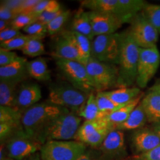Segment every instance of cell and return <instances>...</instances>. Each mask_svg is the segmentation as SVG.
I'll list each match as a JSON object with an SVG mask.
<instances>
[{
  "mask_svg": "<svg viewBox=\"0 0 160 160\" xmlns=\"http://www.w3.org/2000/svg\"><path fill=\"white\" fill-rule=\"evenodd\" d=\"M69 111L48 101L38 103L22 113V125L24 131L28 137L43 145L42 136L45 129L58 117Z\"/></svg>",
  "mask_w": 160,
  "mask_h": 160,
  "instance_id": "obj_1",
  "label": "cell"
},
{
  "mask_svg": "<svg viewBox=\"0 0 160 160\" xmlns=\"http://www.w3.org/2000/svg\"><path fill=\"white\" fill-rule=\"evenodd\" d=\"M139 48L132 39L127 30L120 33L119 62V88H128L137 82Z\"/></svg>",
  "mask_w": 160,
  "mask_h": 160,
  "instance_id": "obj_2",
  "label": "cell"
},
{
  "mask_svg": "<svg viewBox=\"0 0 160 160\" xmlns=\"http://www.w3.org/2000/svg\"><path fill=\"white\" fill-rule=\"evenodd\" d=\"M48 92V98L46 101L77 114L85 107L89 97V94L66 82L51 84Z\"/></svg>",
  "mask_w": 160,
  "mask_h": 160,
  "instance_id": "obj_3",
  "label": "cell"
},
{
  "mask_svg": "<svg viewBox=\"0 0 160 160\" xmlns=\"http://www.w3.org/2000/svg\"><path fill=\"white\" fill-rule=\"evenodd\" d=\"M82 118L74 112H67L53 120L45 129L42 136V144L48 141L74 140Z\"/></svg>",
  "mask_w": 160,
  "mask_h": 160,
  "instance_id": "obj_4",
  "label": "cell"
},
{
  "mask_svg": "<svg viewBox=\"0 0 160 160\" xmlns=\"http://www.w3.org/2000/svg\"><path fill=\"white\" fill-rule=\"evenodd\" d=\"M85 66L96 91L105 92L119 88L117 65L102 62L91 57Z\"/></svg>",
  "mask_w": 160,
  "mask_h": 160,
  "instance_id": "obj_5",
  "label": "cell"
},
{
  "mask_svg": "<svg viewBox=\"0 0 160 160\" xmlns=\"http://www.w3.org/2000/svg\"><path fill=\"white\" fill-rule=\"evenodd\" d=\"M87 150V145L76 140H53L46 142L39 153L42 160H77Z\"/></svg>",
  "mask_w": 160,
  "mask_h": 160,
  "instance_id": "obj_6",
  "label": "cell"
},
{
  "mask_svg": "<svg viewBox=\"0 0 160 160\" xmlns=\"http://www.w3.org/2000/svg\"><path fill=\"white\" fill-rule=\"evenodd\" d=\"M55 60L58 69L72 86L88 94L97 92L85 65L77 61Z\"/></svg>",
  "mask_w": 160,
  "mask_h": 160,
  "instance_id": "obj_7",
  "label": "cell"
},
{
  "mask_svg": "<svg viewBox=\"0 0 160 160\" xmlns=\"http://www.w3.org/2000/svg\"><path fill=\"white\" fill-rule=\"evenodd\" d=\"M120 52V33L95 37L91 42V57L102 62L118 65Z\"/></svg>",
  "mask_w": 160,
  "mask_h": 160,
  "instance_id": "obj_8",
  "label": "cell"
},
{
  "mask_svg": "<svg viewBox=\"0 0 160 160\" xmlns=\"http://www.w3.org/2000/svg\"><path fill=\"white\" fill-rule=\"evenodd\" d=\"M129 23L131 25L127 31L139 48L157 47L159 34L142 11L136 15Z\"/></svg>",
  "mask_w": 160,
  "mask_h": 160,
  "instance_id": "obj_9",
  "label": "cell"
},
{
  "mask_svg": "<svg viewBox=\"0 0 160 160\" xmlns=\"http://www.w3.org/2000/svg\"><path fill=\"white\" fill-rule=\"evenodd\" d=\"M160 65V53L157 47L151 48H140L137 68V85L140 89L145 88Z\"/></svg>",
  "mask_w": 160,
  "mask_h": 160,
  "instance_id": "obj_10",
  "label": "cell"
},
{
  "mask_svg": "<svg viewBox=\"0 0 160 160\" xmlns=\"http://www.w3.org/2000/svg\"><path fill=\"white\" fill-rule=\"evenodd\" d=\"M5 145L8 157L15 160H25L40 151L42 145L28 137L25 131L8 140Z\"/></svg>",
  "mask_w": 160,
  "mask_h": 160,
  "instance_id": "obj_11",
  "label": "cell"
},
{
  "mask_svg": "<svg viewBox=\"0 0 160 160\" xmlns=\"http://www.w3.org/2000/svg\"><path fill=\"white\" fill-rule=\"evenodd\" d=\"M101 160H125L128 157L125 146L124 132L113 130L98 148Z\"/></svg>",
  "mask_w": 160,
  "mask_h": 160,
  "instance_id": "obj_12",
  "label": "cell"
},
{
  "mask_svg": "<svg viewBox=\"0 0 160 160\" xmlns=\"http://www.w3.org/2000/svg\"><path fill=\"white\" fill-rule=\"evenodd\" d=\"M89 16L95 37L116 33L125 23L121 18L111 13L89 11Z\"/></svg>",
  "mask_w": 160,
  "mask_h": 160,
  "instance_id": "obj_13",
  "label": "cell"
},
{
  "mask_svg": "<svg viewBox=\"0 0 160 160\" xmlns=\"http://www.w3.org/2000/svg\"><path fill=\"white\" fill-rule=\"evenodd\" d=\"M160 145V137L153 129L142 128L133 131L131 136V147L134 156L143 154Z\"/></svg>",
  "mask_w": 160,
  "mask_h": 160,
  "instance_id": "obj_14",
  "label": "cell"
},
{
  "mask_svg": "<svg viewBox=\"0 0 160 160\" xmlns=\"http://www.w3.org/2000/svg\"><path fill=\"white\" fill-rule=\"evenodd\" d=\"M41 98V88L37 84H23L17 91L15 108L24 112L38 104Z\"/></svg>",
  "mask_w": 160,
  "mask_h": 160,
  "instance_id": "obj_15",
  "label": "cell"
},
{
  "mask_svg": "<svg viewBox=\"0 0 160 160\" xmlns=\"http://www.w3.org/2000/svg\"><path fill=\"white\" fill-rule=\"evenodd\" d=\"M81 8L89 11H98L116 15L127 23L119 0H84L80 2Z\"/></svg>",
  "mask_w": 160,
  "mask_h": 160,
  "instance_id": "obj_16",
  "label": "cell"
},
{
  "mask_svg": "<svg viewBox=\"0 0 160 160\" xmlns=\"http://www.w3.org/2000/svg\"><path fill=\"white\" fill-rule=\"evenodd\" d=\"M27 63L28 61L25 58L18 57L10 65L0 67V80L19 84L28 76Z\"/></svg>",
  "mask_w": 160,
  "mask_h": 160,
  "instance_id": "obj_17",
  "label": "cell"
},
{
  "mask_svg": "<svg viewBox=\"0 0 160 160\" xmlns=\"http://www.w3.org/2000/svg\"><path fill=\"white\" fill-rule=\"evenodd\" d=\"M60 34L65 36L73 43L79 53V62L86 65L91 58L92 42L85 36L71 30H63Z\"/></svg>",
  "mask_w": 160,
  "mask_h": 160,
  "instance_id": "obj_18",
  "label": "cell"
},
{
  "mask_svg": "<svg viewBox=\"0 0 160 160\" xmlns=\"http://www.w3.org/2000/svg\"><path fill=\"white\" fill-rule=\"evenodd\" d=\"M51 55L55 59L79 62V53L73 43L68 38L62 34L56 40Z\"/></svg>",
  "mask_w": 160,
  "mask_h": 160,
  "instance_id": "obj_19",
  "label": "cell"
},
{
  "mask_svg": "<svg viewBox=\"0 0 160 160\" xmlns=\"http://www.w3.org/2000/svg\"><path fill=\"white\" fill-rule=\"evenodd\" d=\"M70 30L85 36L91 42L93 41L95 36L92 29L89 11H85L82 8L78 9L71 20Z\"/></svg>",
  "mask_w": 160,
  "mask_h": 160,
  "instance_id": "obj_20",
  "label": "cell"
},
{
  "mask_svg": "<svg viewBox=\"0 0 160 160\" xmlns=\"http://www.w3.org/2000/svg\"><path fill=\"white\" fill-rule=\"evenodd\" d=\"M148 122L155 124L160 122V92L150 91L141 101Z\"/></svg>",
  "mask_w": 160,
  "mask_h": 160,
  "instance_id": "obj_21",
  "label": "cell"
},
{
  "mask_svg": "<svg viewBox=\"0 0 160 160\" xmlns=\"http://www.w3.org/2000/svg\"><path fill=\"white\" fill-rule=\"evenodd\" d=\"M107 127H113L114 128V127L106 119V118L91 121L85 120V122L80 125L74 140L83 143L88 138Z\"/></svg>",
  "mask_w": 160,
  "mask_h": 160,
  "instance_id": "obj_22",
  "label": "cell"
},
{
  "mask_svg": "<svg viewBox=\"0 0 160 160\" xmlns=\"http://www.w3.org/2000/svg\"><path fill=\"white\" fill-rule=\"evenodd\" d=\"M147 122H148L147 116L140 102L124 122L116 126L115 130H119L121 131H136L144 128Z\"/></svg>",
  "mask_w": 160,
  "mask_h": 160,
  "instance_id": "obj_23",
  "label": "cell"
},
{
  "mask_svg": "<svg viewBox=\"0 0 160 160\" xmlns=\"http://www.w3.org/2000/svg\"><path fill=\"white\" fill-rule=\"evenodd\" d=\"M102 93L117 105H122L134 100L141 95L142 92H141V90L138 87H128L119 88Z\"/></svg>",
  "mask_w": 160,
  "mask_h": 160,
  "instance_id": "obj_24",
  "label": "cell"
},
{
  "mask_svg": "<svg viewBox=\"0 0 160 160\" xmlns=\"http://www.w3.org/2000/svg\"><path fill=\"white\" fill-rule=\"evenodd\" d=\"M27 70L29 77L39 82H49L51 79L47 60L43 57H38L28 62Z\"/></svg>",
  "mask_w": 160,
  "mask_h": 160,
  "instance_id": "obj_25",
  "label": "cell"
},
{
  "mask_svg": "<svg viewBox=\"0 0 160 160\" xmlns=\"http://www.w3.org/2000/svg\"><path fill=\"white\" fill-rule=\"evenodd\" d=\"M144 97H145V94L142 93L137 98H136L134 100L131 101V102L123 105L119 109L112 112V113H111L105 117L106 119L114 127V130L116 126L124 122L129 117V116L131 115L132 111L141 102L142 99Z\"/></svg>",
  "mask_w": 160,
  "mask_h": 160,
  "instance_id": "obj_26",
  "label": "cell"
},
{
  "mask_svg": "<svg viewBox=\"0 0 160 160\" xmlns=\"http://www.w3.org/2000/svg\"><path fill=\"white\" fill-rule=\"evenodd\" d=\"M19 83L0 80V106L15 108Z\"/></svg>",
  "mask_w": 160,
  "mask_h": 160,
  "instance_id": "obj_27",
  "label": "cell"
},
{
  "mask_svg": "<svg viewBox=\"0 0 160 160\" xmlns=\"http://www.w3.org/2000/svg\"><path fill=\"white\" fill-rule=\"evenodd\" d=\"M96 93L97 92H93V93H90L85 107L78 113L80 117L83 118L85 120H88V121L98 120L104 119L107 117L105 113L100 111L99 107H98L97 99H96Z\"/></svg>",
  "mask_w": 160,
  "mask_h": 160,
  "instance_id": "obj_28",
  "label": "cell"
},
{
  "mask_svg": "<svg viewBox=\"0 0 160 160\" xmlns=\"http://www.w3.org/2000/svg\"><path fill=\"white\" fill-rule=\"evenodd\" d=\"M23 54L30 57H37L45 54L46 51L44 47L42 39L32 37L28 42L22 50Z\"/></svg>",
  "mask_w": 160,
  "mask_h": 160,
  "instance_id": "obj_29",
  "label": "cell"
},
{
  "mask_svg": "<svg viewBox=\"0 0 160 160\" xmlns=\"http://www.w3.org/2000/svg\"><path fill=\"white\" fill-rule=\"evenodd\" d=\"M22 113L17 108L0 106V122L22 124Z\"/></svg>",
  "mask_w": 160,
  "mask_h": 160,
  "instance_id": "obj_30",
  "label": "cell"
},
{
  "mask_svg": "<svg viewBox=\"0 0 160 160\" xmlns=\"http://www.w3.org/2000/svg\"><path fill=\"white\" fill-rule=\"evenodd\" d=\"M71 17V11L70 10H64L57 18L47 25L48 35L55 36L61 33L62 29Z\"/></svg>",
  "mask_w": 160,
  "mask_h": 160,
  "instance_id": "obj_31",
  "label": "cell"
},
{
  "mask_svg": "<svg viewBox=\"0 0 160 160\" xmlns=\"http://www.w3.org/2000/svg\"><path fill=\"white\" fill-rule=\"evenodd\" d=\"M96 99H97V102L100 111L105 113L106 116H108L112 112L117 111L121 107H122L123 105H117L114 102L110 99L107 96L104 94L102 92H97L96 93Z\"/></svg>",
  "mask_w": 160,
  "mask_h": 160,
  "instance_id": "obj_32",
  "label": "cell"
},
{
  "mask_svg": "<svg viewBox=\"0 0 160 160\" xmlns=\"http://www.w3.org/2000/svg\"><path fill=\"white\" fill-rule=\"evenodd\" d=\"M142 12L160 34V5L148 3Z\"/></svg>",
  "mask_w": 160,
  "mask_h": 160,
  "instance_id": "obj_33",
  "label": "cell"
},
{
  "mask_svg": "<svg viewBox=\"0 0 160 160\" xmlns=\"http://www.w3.org/2000/svg\"><path fill=\"white\" fill-rule=\"evenodd\" d=\"M31 38V36L22 33L19 37L13 38L8 41L0 42V47L1 48L7 49L9 51H13V50H21L22 51Z\"/></svg>",
  "mask_w": 160,
  "mask_h": 160,
  "instance_id": "obj_34",
  "label": "cell"
},
{
  "mask_svg": "<svg viewBox=\"0 0 160 160\" xmlns=\"http://www.w3.org/2000/svg\"><path fill=\"white\" fill-rule=\"evenodd\" d=\"M38 21V17L32 13H19L13 21L11 22V27L13 28L23 30L25 28L32 25Z\"/></svg>",
  "mask_w": 160,
  "mask_h": 160,
  "instance_id": "obj_35",
  "label": "cell"
},
{
  "mask_svg": "<svg viewBox=\"0 0 160 160\" xmlns=\"http://www.w3.org/2000/svg\"><path fill=\"white\" fill-rule=\"evenodd\" d=\"M62 10L59 2L56 0H40L32 11V14L38 17L40 14L48 11H59Z\"/></svg>",
  "mask_w": 160,
  "mask_h": 160,
  "instance_id": "obj_36",
  "label": "cell"
},
{
  "mask_svg": "<svg viewBox=\"0 0 160 160\" xmlns=\"http://www.w3.org/2000/svg\"><path fill=\"white\" fill-rule=\"evenodd\" d=\"M22 31L26 33L27 35L38 37L42 39L48 35L47 25L39 21L25 28Z\"/></svg>",
  "mask_w": 160,
  "mask_h": 160,
  "instance_id": "obj_37",
  "label": "cell"
},
{
  "mask_svg": "<svg viewBox=\"0 0 160 160\" xmlns=\"http://www.w3.org/2000/svg\"><path fill=\"white\" fill-rule=\"evenodd\" d=\"M18 57L19 56L14 51L0 48V67L10 65L14 62Z\"/></svg>",
  "mask_w": 160,
  "mask_h": 160,
  "instance_id": "obj_38",
  "label": "cell"
},
{
  "mask_svg": "<svg viewBox=\"0 0 160 160\" xmlns=\"http://www.w3.org/2000/svg\"><path fill=\"white\" fill-rule=\"evenodd\" d=\"M132 160H160V145L148 153L133 156Z\"/></svg>",
  "mask_w": 160,
  "mask_h": 160,
  "instance_id": "obj_39",
  "label": "cell"
},
{
  "mask_svg": "<svg viewBox=\"0 0 160 160\" xmlns=\"http://www.w3.org/2000/svg\"><path fill=\"white\" fill-rule=\"evenodd\" d=\"M64 10H59V11H45L44 13L40 14L38 17V21L40 22L45 24V25H48L51 22L53 21L55 18H57L60 13H62Z\"/></svg>",
  "mask_w": 160,
  "mask_h": 160,
  "instance_id": "obj_40",
  "label": "cell"
},
{
  "mask_svg": "<svg viewBox=\"0 0 160 160\" xmlns=\"http://www.w3.org/2000/svg\"><path fill=\"white\" fill-rule=\"evenodd\" d=\"M22 34V33H21V31L13 28L12 27H9L5 31L0 32V42L8 41V40L19 37Z\"/></svg>",
  "mask_w": 160,
  "mask_h": 160,
  "instance_id": "obj_41",
  "label": "cell"
},
{
  "mask_svg": "<svg viewBox=\"0 0 160 160\" xmlns=\"http://www.w3.org/2000/svg\"><path fill=\"white\" fill-rule=\"evenodd\" d=\"M19 15L17 12L10 9L7 6L1 4L0 5V19L12 22Z\"/></svg>",
  "mask_w": 160,
  "mask_h": 160,
  "instance_id": "obj_42",
  "label": "cell"
},
{
  "mask_svg": "<svg viewBox=\"0 0 160 160\" xmlns=\"http://www.w3.org/2000/svg\"><path fill=\"white\" fill-rule=\"evenodd\" d=\"M77 160H101V153L98 149H88Z\"/></svg>",
  "mask_w": 160,
  "mask_h": 160,
  "instance_id": "obj_43",
  "label": "cell"
},
{
  "mask_svg": "<svg viewBox=\"0 0 160 160\" xmlns=\"http://www.w3.org/2000/svg\"><path fill=\"white\" fill-rule=\"evenodd\" d=\"M40 0H23L19 13H31L35 6L39 2Z\"/></svg>",
  "mask_w": 160,
  "mask_h": 160,
  "instance_id": "obj_44",
  "label": "cell"
},
{
  "mask_svg": "<svg viewBox=\"0 0 160 160\" xmlns=\"http://www.w3.org/2000/svg\"><path fill=\"white\" fill-rule=\"evenodd\" d=\"M22 2L23 0H4V1H1V4L7 6L10 9L13 10L17 12L18 14H19L20 8H21Z\"/></svg>",
  "mask_w": 160,
  "mask_h": 160,
  "instance_id": "obj_45",
  "label": "cell"
},
{
  "mask_svg": "<svg viewBox=\"0 0 160 160\" xmlns=\"http://www.w3.org/2000/svg\"><path fill=\"white\" fill-rule=\"evenodd\" d=\"M11 22L5 21V20H1L0 19V32L5 31L9 27H11Z\"/></svg>",
  "mask_w": 160,
  "mask_h": 160,
  "instance_id": "obj_46",
  "label": "cell"
},
{
  "mask_svg": "<svg viewBox=\"0 0 160 160\" xmlns=\"http://www.w3.org/2000/svg\"><path fill=\"white\" fill-rule=\"evenodd\" d=\"M152 129L156 133H157L158 135L160 137V122H159L153 124V126H152Z\"/></svg>",
  "mask_w": 160,
  "mask_h": 160,
  "instance_id": "obj_47",
  "label": "cell"
},
{
  "mask_svg": "<svg viewBox=\"0 0 160 160\" xmlns=\"http://www.w3.org/2000/svg\"><path fill=\"white\" fill-rule=\"evenodd\" d=\"M25 160H42V159H41V157H40L39 152H38V153H36L35 154L32 155L31 157L28 158V159Z\"/></svg>",
  "mask_w": 160,
  "mask_h": 160,
  "instance_id": "obj_48",
  "label": "cell"
},
{
  "mask_svg": "<svg viewBox=\"0 0 160 160\" xmlns=\"http://www.w3.org/2000/svg\"><path fill=\"white\" fill-rule=\"evenodd\" d=\"M150 91H157V92H160V83L157 84V85H153V87L150 89Z\"/></svg>",
  "mask_w": 160,
  "mask_h": 160,
  "instance_id": "obj_49",
  "label": "cell"
},
{
  "mask_svg": "<svg viewBox=\"0 0 160 160\" xmlns=\"http://www.w3.org/2000/svg\"><path fill=\"white\" fill-rule=\"evenodd\" d=\"M3 160H15V159H11V158H9V157H7V158H5V159H3Z\"/></svg>",
  "mask_w": 160,
  "mask_h": 160,
  "instance_id": "obj_50",
  "label": "cell"
}]
</instances>
